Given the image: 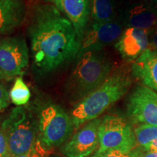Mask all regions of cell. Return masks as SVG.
I'll return each instance as SVG.
<instances>
[{
    "mask_svg": "<svg viewBox=\"0 0 157 157\" xmlns=\"http://www.w3.org/2000/svg\"><path fill=\"white\" fill-rule=\"evenodd\" d=\"M33 68L39 76L56 71L77 57L80 48L73 24L53 5H34L28 28Z\"/></svg>",
    "mask_w": 157,
    "mask_h": 157,
    "instance_id": "cell-1",
    "label": "cell"
},
{
    "mask_svg": "<svg viewBox=\"0 0 157 157\" xmlns=\"http://www.w3.org/2000/svg\"><path fill=\"white\" fill-rule=\"evenodd\" d=\"M25 16L26 8L23 0H0V34L22 25Z\"/></svg>",
    "mask_w": 157,
    "mask_h": 157,
    "instance_id": "cell-15",
    "label": "cell"
},
{
    "mask_svg": "<svg viewBox=\"0 0 157 157\" xmlns=\"http://www.w3.org/2000/svg\"><path fill=\"white\" fill-rule=\"evenodd\" d=\"M148 1L151 2H154V3L157 4V0H148Z\"/></svg>",
    "mask_w": 157,
    "mask_h": 157,
    "instance_id": "cell-26",
    "label": "cell"
},
{
    "mask_svg": "<svg viewBox=\"0 0 157 157\" xmlns=\"http://www.w3.org/2000/svg\"><path fill=\"white\" fill-rule=\"evenodd\" d=\"M31 149L30 151L25 153L23 154L20 155H11L9 157H39V154H37L36 149Z\"/></svg>",
    "mask_w": 157,
    "mask_h": 157,
    "instance_id": "cell-23",
    "label": "cell"
},
{
    "mask_svg": "<svg viewBox=\"0 0 157 157\" xmlns=\"http://www.w3.org/2000/svg\"><path fill=\"white\" fill-rule=\"evenodd\" d=\"M131 70L120 68L113 70L111 75L97 89L82 98L71 113L74 128L98 119L113 104L127 93L132 85Z\"/></svg>",
    "mask_w": 157,
    "mask_h": 157,
    "instance_id": "cell-2",
    "label": "cell"
},
{
    "mask_svg": "<svg viewBox=\"0 0 157 157\" xmlns=\"http://www.w3.org/2000/svg\"><path fill=\"white\" fill-rule=\"evenodd\" d=\"M2 78H4V76L2 75V72L0 71V79H2Z\"/></svg>",
    "mask_w": 157,
    "mask_h": 157,
    "instance_id": "cell-27",
    "label": "cell"
},
{
    "mask_svg": "<svg viewBox=\"0 0 157 157\" xmlns=\"http://www.w3.org/2000/svg\"><path fill=\"white\" fill-rule=\"evenodd\" d=\"M132 77L157 93V51L147 48L131 66Z\"/></svg>",
    "mask_w": 157,
    "mask_h": 157,
    "instance_id": "cell-13",
    "label": "cell"
},
{
    "mask_svg": "<svg viewBox=\"0 0 157 157\" xmlns=\"http://www.w3.org/2000/svg\"><path fill=\"white\" fill-rule=\"evenodd\" d=\"M102 119H93L86 124L64 146L66 157H89L99 145L98 129Z\"/></svg>",
    "mask_w": 157,
    "mask_h": 157,
    "instance_id": "cell-10",
    "label": "cell"
},
{
    "mask_svg": "<svg viewBox=\"0 0 157 157\" xmlns=\"http://www.w3.org/2000/svg\"><path fill=\"white\" fill-rule=\"evenodd\" d=\"M29 50L22 36L0 39V71L5 78L21 76L29 66Z\"/></svg>",
    "mask_w": 157,
    "mask_h": 157,
    "instance_id": "cell-7",
    "label": "cell"
},
{
    "mask_svg": "<svg viewBox=\"0 0 157 157\" xmlns=\"http://www.w3.org/2000/svg\"><path fill=\"white\" fill-rule=\"evenodd\" d=\"M76 60L68 90L74 100L79 101L107 79L113 71V63L102 50L87 52Z\"/></svg>",
    "mask_w": 157,
    "mask_h": 157,
    "instance_id": "cell-3",
    "label": "cell"
},
{
    "mask_svg": "<svg viewBox=\"0 0 157 157\" xmlns=\"http://www.w3.org/2000/svg\"><path fill=\"white\" fill-rule=\"evenodd\" d=\"M151 2L131 5L124 15V25L133 28L150 29L157 25V7Z\"/></svg>",
    "mask_w": 157,
    "mask_h": 157,
    "instance_id": "cell-14",
    "label": "cell"
},
{
    "mask_svg": "<svg viewBox=\"0 0 157 157\" xmlns=\"http://www.w3.org/2000/svg\"><path fill=\"white\" fill-rule=\"evenodd\" d=\"M11 155L28 153L34 148L38 123L26 108L17 106L2 124Z\"/></svg>",
    "mask_w": 157,
    "mask_h": 157,
    "instance_id": "cell-4",
    "label": "cell"
},
{
    "mask_svg": "<svg viewBox=\"0 0 157 157\" xmlns=\"http://www.w3.org/2000/svg\"><path fill=\"white\" fill-rule=\"evenodd\" d=\"M144 152L141 147H137L132 151L126 153L117 150H98L93 156L90 157H141Z\"/></svg>",
    "mask_w": 157,
    "mask_h": 157,
    "instance_id": "cell-19",
    "label": "cell"
},
{
    "mask_svg": "<svg viewBox=\"0 0 157 157\" xmlns=\"http://www.w3.org/2000/svg\"><path fill=\"white\" fill-rule=\"evenodd\" d=\"M123 33V25L117 21L103 23H92L84 34L76 58L89 52L103 50L117 43Z\"/></svg>",
    "mask_w": 157,
    "mask_h": 157,
    "instance_id": "cell-9",
    "label": "cell"
},
{
    "mask_svg": "<svg viewBox=\"0 0 157 157\" xmlns=\"http://www.w3.org/2000/svg\"><path fill=\"white\" fill-rule=\"evenodd\" d=\"M127 113L133 124L157 126V93L146 86H137L127 99Z\"/></svg>",
    "mask_w": 157,
    "mask_h": 157,
    "instance_id": "cell-8",
    "label": "cell"
},
{
    "mask_svg": "<svg viewBox=\"0 0 157 157\" xmlns=\"http://www.w3.org/2000/svg\"><path fill=\"white\" fill-rule=\"evenodd\" d=\"M10 93L5 84L0 83V112L7 107L9 104Z\"/></svg>",
    "mask_w": 157,
    "mask_h": 157,
    "instance_id": "cell-21",
    "label": "cell"
},
{
    "mask_svg": "<svg viewBox=\"0 0 157 157\" xmlns=\"http://www.w3.org/2000/svg\"><path fill=\"white\" fill-rule=\"evenodd\" d=\"M30 98L31 92L28 86L23 81L22 76H17L10 91L11 101L17 106H22L28 103Z\"/></svg>",
    "mask_w": 157,
    "mask_h": 157,
    "instance_id": "cell-17",
    "label": "cell"
},
{
    "mask_svg": "<svg viewBox=\"0 0 157 157\" xmlns=\"http://www.w3.org/2000/svg\"><path fill=\"white\" fill-rule=\"evenodd\" d=\"M151 39V42L149 43L148 48L151 50L157 51V29H154V31H152Z\"/></svg>",
    "mask_w": 157,
    "mask_h": 157,
    "instance_id": "cell-22",
    "label": "cell"
},
{
    "mask_svg": "<svg viewBox=\"0 0 157 157\" xmlns=\"http://www.w3.org/2000/svg\"><path fill=\"white\" fill-rule=\"evenodd\" d=\"M10 156V152L8 141L2 128L0 126V157H9Z\"/></svg>",
    "mask_w": 157,
    "mask_h": 157,
    "instance_id": "cell-20",
    "label": "cell"
},
{
    "mask_svg": "<svg viewBox=\"0 0 157 157\" xmlns=\"http://www.w3.org/2000/svg\"><path fill=\"white\" fill-rule=\"evenodd\" d=\"M137 144L141 148L157 139V126L148 124H140L134 129Z\"/></svg>",
    "mask_w": 157,
    "mask_h": 157,
    "instance_id": "cell-18",
    "label": "cell"
},
{
    "mask_svg": "<svg viewBox=\"0 0 157 157\" xmlns=\"http://www.w3.org/2000/svg\"><path fill=\"white\" fill-rule=\"evenodd\" d=\"M42 142L47 147L64 143L74 129L71 118L59 105L50 103L43 107L38 118Z\"/></svg>",
    "mask_w": 157,
    "mask_h": 157,
    "instance_id": "cell-6",
    "label": "cell"
},
{
    "mask_svg": "<svg viewBox=\"0 0 157 157\" xmlns=\"http://www.w3.org/2000/svg\"><path fill=\"white\" fill-rule=\"evenodd\" d=\"M90 17L94 23H109L115 21L114 0H90Z\"/></svg>",
    "mask_w": 157,
    "mask_h": 157,
    "instance_id": "cell-16",
    "label": "cell"
},
{
    "mask_svg": "<svg viewBox=\"0 0 157 157\" xmlns=\"http://www.w3.org/2000/svg\"><path fill=\"white\" fill-rule=\"evenodd\" d=\"M141 157H157V151H144Z\"/></svg>",
    "mask_w": 157,
    "mask_h": 157,
    "instance_id": "cell-25",
    "label": "cell"
},
{
    "mask_svg": "<svg viewBox=\"0 0 157 157\" xmlns=\"http://www.w3.org/2000/svg\"><path fill=\"white\" fill-rule=\"evenodd\" d=\"M142 148L144 151H157V139Z\"/></svg>",
    "mask_w": 157,
    "mask_h": 157,
    "instance_id": "cell-24",
    "label": "cell"
},
{
    "mask_svg": "<svg viewBox=\"0 0 157 157\" xmlns=\"http://www.w3.org/2000/svg\"><path fill=\"white\" fill-rule=\"evenodd\" d=\"M152 30L128 27L123 31L115 48L127 61H134L148 48Z\"/></svg>",
    "mask_w": 157,
    "mask_h": 157,
    "instance_id": "cell-12",
    "label": "cell"
},
{
    "mask_svg": "<svg viewBox=\"0 0 157 157\" xmlns=\"http://www.w3.org/2000/svg\"><path fill=\"white\" fill-rule=\"evenodd\" d=\"M100 151L117 150L130 152L137 148V141L131 124L117 114H108L102 119L98 129Z\"/></svg>",
    "mask_w": 157,
    "mask_h": 157,
    "instance_id": "cell-5",
    "label": "cell"
},
{
    "mask_svg": "<svg viewBox=\"0 0 157 157\" xmlns=\"http://www.w3.org/2000/svg\"><path fill=\"white\" fill-rule=\"evenodd\" d=\"M56 7L73 24L80 43L90 17V0H45Z\"/></svg>",
    "mask_w": 157,
    "mask_h": 157,
    "instance_id": "cell-11",
    "label": "cell"
}]
</instances>
